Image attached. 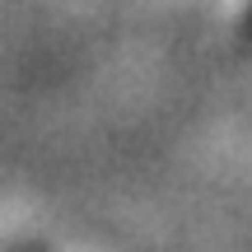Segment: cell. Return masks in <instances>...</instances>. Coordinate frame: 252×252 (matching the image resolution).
Segmentation results:
<instances>
[{"mask_svg":"<svg viewBox=\"0 0 252 252\" xmlns=\"http://www.w3.org/2000/svg\"><path fill=\"white\" fill-rule=\"evenodd\" d=\"M248 33H252V9H248Z\"/></svg>","mask_w":252,"mask_h":252,"instance_id":"1","label":"cell"}]
</instances>
